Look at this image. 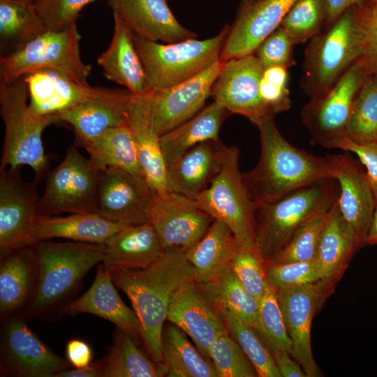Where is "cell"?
Segmentation results:
<instances>
[{
	"label": "cell",
	"instance_id": "cell-52",
	"mask_svg": "<svg viewBox=\"0 0 377 377\" xmlns=\"http://www.w3.org/2000/svg\"><path fill=\"white\" fill-rule=\"evenodd\" d=\"M357 6L364 30V56L377 52V0Z\"/></svg>",
	"mask_w": 377,
	"mask_h": 377
},
{
	"label": "cell",
	"instance_id": "cell-16",
	"mask_svg": "<svg viewBox=\"0 0 377 377\" xmlns=\"http://www.w3.org/2000/svg\"><path fill=\"white\" fill-rule=\"evenodd\" d=\"M223 64L219 59L186 82L146 94L151 122L158 135L188 120L205 107Z\"/></svg>",
	"mask_w": 377,
	"mask_h": 377
},
{
	"label": "cell",
	"instance_id": "cell-32",
	"mask_svg": "<svg viewBox=\"0 0 377 377\" xmlns=\"http://www.w3.org/2000/svg\"><path fill=\"white\" fill-rule=\"evenodd\" d=\"M124 225L113 222L98 213L71 214L66 216H40L36 221V241L63 238L71 241L105 244Z\"/></svg>",
	"mask_w": 377,
	"mask_h": 377
},
{
	"label": "cell",
	"instance_id": "cell-39",
	"mask_svg": "<svg viewBox=\"0 0 377 377\" xmlns=\"http://www.w3.org/2000/svg\"><path fill=\"white\" fill-rule=\"evenodd\" d=\"M197 283L215 309H227L258 330L259 301L241 285L231 267L215 281Z\"/></svg>",
	"mask_w": 377,
	"mask_h": 377
},
{
	"label": "cell",
	"instance_id": "cell-58",
	"mask_svg": "<svg viewBox=\"0 0 377 377\" xmlns=\"http://www.w3.org/2000/svg\"><path fill=\"white\" fill-rule=\"evenodd\" d=\"M367 73L377 75V52L361 57Z\"/></svg>",
	"mask_w": 377,
	"mask_h": 377
},
{
	"label": "cell",
	"instance_id": "cell-25",
	"mask_svg": "<svg viewBox=\"0 0 377 377\" xmlns=\"http://www.w3.org/2000/svg\"><path fill=\"white\" fill-rule=\"evenodd\" d=\"M22 78L28 90L29 108L40 116L55 117L98 95L105 88L80 83L54 68L36 70Z\"/></svg>",
	"mask_w": 377,
	"mask_h": 377
},
{
	"label": "cell",
	"instance_id": "cell-46",
	"mask_svg": "<svg viewBox=\"0 0 377 377\" xmlns=\"http://www.w3.org/2000/svg\"><path fill=\"white\" fill-rule=\"evenodd\" d=\"M265 271L269 285L276 291L303 286L320 279L316 258L288 263L265 260Z\"/></svg>",
	"mask_w": 377,
	"mask_h": 377
},
{
	"label": "cell",
	"instance_id": "cell-48",
	"mask_svg": "<svg viewBox=\"0 0 377 377\" xmlns=\"http://www.w3.org/2000/svg\"><path fill=\"white\" fill-rule=\"evenodd\" d=\"M288 68L272 66L263 70L260 83V96L267 113L274 117L291 106L288 89Z\"/></svg>",
	"mask_w": 377,
	"mask_h": 377
},
{
	"label": "cell",
	"instance_id": "cell-13",
	"mask_svg": "<svg viewBox=\"0 0 377 377\" xmlns=\"http://www.w3.org/2000/svg\"><path fill=\"white\" fill-rule=\"evenodd\" d=\"M148 216L163 250L184 253L204 237L214 220L195 200L174 192L154 194Z\"/></svg>",
	"mask_w": 377,
	"mask_h": 377
},
{
	"label": "cell",
	"instance_id": "cell-31",
	"mask_svg": "<svg viewBox=\"0 0 377 377\" xmlns=\"http://www.w3.org/2000/svg\"><path fill=\"white\" fill-rule=\"evenodd\" d=\"M357 250L355 233L341 214L337 200L328 211L315 258L320 279L338 283Z\"/></svg>",
	"mask_w": 377,
	"mask_h": 377
},
{
	"label": "cell",
	"instance_id": "cell-10",
	"mask_svg": "<svg viewBox=\"0 0 377 377\" xmlns=\"http://www.w3.org/2000/svg\"><path fill=\"white\" fill-rule=\"evenodd\" d=\"M101 170L71 146L62 161L48 175L40 198V216L96 213Z\"/></svg>",
	"mask_w": 377,
	"mask_h": 377
},
{
	"label": "cell",
	"instance_id": "cell-59",
	"mask_svg": "<svg viewBox=\"0 0 377 377\" xmlns=\"http://www.w3.org/2000/svg\"></svg>",
	"mask_w": 377,
	"mask_h": 377
},
{
	"label": "cell",
	"instance_id": "cell-3",
	"mask_svg": "<svg viewBox=\"0 0 377 377\" xmlns=\"http://www.w3.org/2000/svg\"><path fill=\"white\" fill-rule=\"evenodd\" d=\"M257 127L260 159L252 170L242 173L248 195L257 206L311 182L332 178L327 156H316L291 145L281 134L273 117Z\"/></svg>",
	"mask_w": 377,
	"mask_h": 377
},
{
	"label": "cell",
	"instance_id": "cell-55",
	"mask_svg": "<svg viewBox=\"0 0 377 377\" xmlns=\"http://www.w3.org/2000/svg\"><path fill=\"white\" fill-rule=\"evenodd\" d=\"M325 13V24L329 26L336 21L345 11L351 7L360 5L368 0H323Z\"/></svg>",
	"mask_w": 377,
	"mask_h": 377
},
{
	"label": "cell",
	"instance_id": "cell-12",
	"mask_svg": "<svg viewBox=\"0 0 377 377\" xmlns=\"http://www.w3.org/2000/svg\"><path fill=\"white\" fill-rule=\"evenodd\" d=\"M0 357L1 376L53 377L72 367L31 330L20 313L3 320Z\"/></svg>",
	"mask_w": 377,
	"mask_h": 377
},
{
	"label": "cell",
	"instance_id": "cell-18",
	"mask_svg": "<svg viewBox=\"0 0 377 377\" xmlns=\"http://www.w3.org/2000/svg\"><path fill=\"white\" fill-rule=\"evenodd\" d=\"M330 173L339 186L337 205L341 214L354 230L359 249L366 237L376 207V199L362 165L349 151L327 154Z\"/></svg>",
	"mask_w": 377,
	"mask_h": 377
},
{
	"label": "cell",
	"instance_id": "cell-30",
	"mask_svg": "<svg viewBox=\"0 0 377 377\" xmlns=\"http://www.w3.org/2000/svg\"><path fill=\"white\" fill-rule=\"evenodd\" d=\"M222 145L219 140L200 143L168 168L169 192L195 200L219 171Z\"/></svg>",
	"mask_w": 377,
	"mask_h": 377
},
{
	"label": "cell",
	"instance_id": "cell-9",
	"mask_svg": "<svg viewBox=\"0 0 377 377\" xmlns=\"http://www.w3.org/2000/svg\"><path fill=\"white\" fill-rule=\"evenodd\" d=\"M80 39L76 24L59 31L46 30L19 50L1 56L0 83H11L36 70L54 68L88 84L91 66L82 59Z\"/></svg>",
	"mask_w": 377,
	"mask_h": 377
},
{
	"label": "cell",
	"instance_id": "cell-8",
	"mask_svg": "<svg viewBox=\"0 0 377 377\" xmlns=\"http://www.w3.org/2000/svg\"><path fill=\"white\" fill-rule=\"evenodd\" d=\"M239 160V149L223 144L219 171L195 200L214 219L227 225L238 249L258 252L255 233L257 205L248 195Z\"/></svg>",
	"mask_w": 377,
	"mask_h": 377
},
{
	"label": "cell",
	"instance_id": "cell-19",
	"mask_svg": "<svg viewBox=\"0 0 377 377\" xmlns=\"http://www.w3.org/2000/svg\"><path fill=\"white\" fill-rule=\"evenodd\" d=\"M154 194L148 184L121 169L108 168L101 170L96 213L124 226L145 223Z\"/></svg>",
	"mask_w": 377,
	"mask_h": 377
},
{
	"label": "cell",
	"instance_id": "cell-11",
	"mask_svg": "<svg viewBox=\"0 0 377 377\" xmlns=\"http://www.w3.org/2000/svg\"><path fill=\"white\" fill-rule=\"evenodd\" d=\"M337 283L325 279L276 292L284 323L293 343V357L306 377L320 376L313 358L311 331L316 313L334 293Z\"/></svg>",
	"mask_w": 377,
	"mask_h": 377
},
{
	"label": "cell",
	"instance_id": "cell-57",
	"mask_svg": "<svg viewBox=\"0 0 377 377\" xmlns=\"http://www.w3.org/2000/svg\"><path fill=\"white\" fill-rule=\"evenodd\" d=\"M366 245H377V202L367 235Z\"/></svg>",
	"mask_w": 377,
	"mask_h": 377
},
{
	"label": "cell",
	"instance_id": "cell-26",
	"mask_svg": "<svg viewBox=\"0 0 377 377\" xmlns=\"http://www.w3.org/2000/svg\"><path fill=\"white\" fill-rule=\"evenodd\" d=\"M114 286L108 269L102 263H99L89 288L67 306L65 314L96 315L110 321L135 340L140 339L138 318L134 310L125 304Z\"/></svg>",
	"mask_w": 377,
	"mask_h": 377
},
{
	"label": "cell",
	"instance_id": "cell-22",
	"mask_svg": "<svg viewBox=\"0 0 377 377\" xmlns=\"http://www.w3.org/2000/svg\"><path fill=\"white\" fill-rule=\"evenodd\" d=\"M134 94L128 90L104 88L98 95L87 99L55 116L57 121L70 124L82 146L108 130L127 124Z\"/></svg>",
	"mask_w": 377,
	"mask_h": 377
},
{
	"label": "cell",
	"instance_id": "cell-7",
	"mask_svg": "<svg viewBox=\"0 0 377 377\" xmlns=\"http://www.w3.org/2000/svg\"><path fill=\"white\" fill-rule=\"evenodd\" d=\"M229 29L226 25L212 38L173 43L146 40L133 33L149 89L171 88L205 71L220 59Z\"/></svg>",
	"mask_w": 377,
	"mask_h": 377
},
{
	"label": "cell",
	"instance_id": "cell-2",
	"mask_svg": "<svg viewBox=\"0 0 377 377\" xmlns=\"http://www.w3.org/2000/svg\"><path fill=\"white\" fill-rule=\"evenodd\" d=\"M34 246L39 263V283L34 299L22 316L26 319L56 320L76 299L85 275L102 263L105 246L44 239Z\"/></svg>",
	"mask_w": 377,
	"mask_h": 377
},
{
	"label": "cell",
	"instance_id": "cell-42",
	"mask_svg": "<svg viewBox=\"0 0 377 377\" xmlns=\"http://www.w3.org/2000/svg\"><path fill=\"white\" fill-rule=\"evenodd\" d=\"M325 24L323 0H295L280 27L293 43H304L322 31Z\"/></svg>",
	"mask_w": 377,
	"mask_h": 377
},
{
	"label": "cell",
	"instance_id": "cell-4",
	"mask_svg": "<svg viewBox=\"0 0 377 377\" xmlns=\"http://www.w3.org/2000/svg\"><path fill=\"white\" fill-rule=\"evenodd\" d=\"M339 195L337 181L325 178L258 205L255 212V233L260 256L265 260H272L302 225L327 212Z\"/></svg>",
	"mask_w": 377,
	"mask_h": 377
},
{
	"label": "cell",
	"instance_id": "cell-47",
	"mask_svg": "<svg viewBox=\"0 0 377 377\" xmlns=\"http://www.w3.org/2000/svg\"><path fill=\"white\" fill-rule=\"evenodd\" d=\"M230 267L241 285L260 301L269 286L265 260L256 251L237 249Z\"/></svg>",
	"mask_w": 377,
	"mask_h": 377
},
{
	"label": "cell",
	"instance_id": "cell-27",
	"mask_svg": "<svg viewBox=\"0 0 377 377\" xmlns=\"http://www.w3.org/2000/svg\"><path fill=\"white\" fill-rule=\"evenodd\" d=\"M146 94L133 95L128 109L127 125L132 132L149 186L155 194L165 195L169 192L168 168L162 152L161 136L151 122Z\"/></svg>",
	"mask_w": 377,
	"mask_h": 377
},
{
	"label": "cell",
	"instance_id": "cell-21",
	"mask_svg": "<svg viewBox=\"0 0 377 377\" xmlns=\"http://www.w3.org/2000/svg\"><path fill=\"white\" fill-rule=\"evenodd\" d=\"M167 320L188 336L200 353L209 360V350L214 341L229 334L223 318L194 279L183 285L174 295Z\"/></svg>",
	"mask_w": 377,
	"mask_h": 377
},
{
	"label": "cell",
	"instance_id": "cell-54",
	"mask_svg": "<svg viewBox=\"0 0 377 377\" xmlns=\"http://www.w3.org/2000/svg\"><path fill=\"white\" fill-rule=\"evenodd\" d=\"M281 377H306L299 363L287 351L270 349Z\"/></svg>",
	"mask_w": 377,
	"mask_h": 377
},
{
	"label": "cell",
	"instance_id": "cell-51",
	"mask_svg": "<svg viewBox=\"0 0 377 377\" xmlns=\"http://www.w3.org/2000/svg\"><path fill=\"white\" fill-rule=\"evenodd\" d=\"M319 145L355 154L365 168L367 177L377 202V142H357L344 134L327 139Z\"/></svg>",
	"mask_w": 377,
	"mask_h": 377
},
{
	"label": "cell",
	"instance_id": "cell-37",
	"mask_svg": "<svg viewBox=\"0 0 377 377\" xmlns=\"http://www.w3.org/2000/svg\"><path fill=\"white\" fill-rule=\"evenodd\" d=\"M46 30L31 0H0L1 56L19 50Z\"/></svg>",
	"mask_w": 377,
	"mask_h": 377
},
{
	"label": "cell",
	"instance_id": "cell-49",
	"mask_svg": "<svg viewBox=\"0 0 377 377\" xmlns=\"http://www.w3.org/2000/svg\"><path fill=\"white\" fill-rule=\"evenodd\" d=\"M95 0H31L47 30L59 31L76 24L80 12Z\"/></svg>",
	"mask_w": 377,
	"mask_h": 377
},
{
	"label": "cell",
	"instance_id": "cell-24",
	"mask_svg": "<svg viewBox=\"0 0 377 377\" xmlns=\"http://www.w3.org/2000/svg\"><path fill=\"white\" fill-rule=\"evenodd\" d=\"M39 263L34 245L13 249L0 260V316L23 314L32 302L39 283Z\"/></svg>",
	"mask_w": 377,
	"mask_h": 377
},
{
	"label": "cell",
	"instance_id": "cell-50",
	"mask_svg": "<svg viewBox=\"0 0 377 377\" xmlns=\"http://www.w3.org/2000/svg\"><path fill=\"white\" fill-rule=\"evenodd\" d=\"M295 45L287 32L279 26L258 45L254 54L263 69L272 66L288 68L296 64L293 55Z\"/></svg>",
	"mask_w": 377,
	"mask_h": 377
},
{
	"label": "cell",
	"instance_id": "cell-36",
	"mask_svg": "<svg viewBox=\"0 0 377 377\" xmlns=\"http://www.w3.org/2000/svg\"><path fill=\"white\" fill-rule=\"evenodd\" d=\"M136 345L129 334L117 328L106 355L100 360L101 377H162L168 369Z\"/></svg>",
	"mask_w": 377,
	"mask_h": 377
},
{
	"label": "cell",
	"instance_id": "cell-53",
	"mask_svg": "<svg viewBox=\"0 0 377 377\" xmlns=\"http://www.w3.org/2000/svg\"><path fill=\"white\" fill-rule=\"evenodd\" d=\"M66 355L72 367L83 368L91 363L93 352L91 346L85 341L72 339L66 343Z\"/></svg>",
	"mask_w": 377,
	"mask_h": 377
},
{
	"label": "cell",
	"instance_id": "cell-15",
	"mask_svg": "<svg viewBox=\"0 0 377 377\" xmlns=\"http://www.w3.org/2000/svg\"><path fill=\"white\" fill-rule=\"evenodd\" d=\"M367 73L362 57L357 59L323 96L310 99L301 118L318 145L329 138L344 135L357 94Z\"/></svg>",
	"mask_w": 377,
	"mask_h": 377
},
{
	"label": "cell",
	"instance_id": "cell-38",
	"mask_svg": "<svg viewBox=\"0 0 377 377\" xmlns=\"http://www.w3.org/2000/svg\"><path fill=\"white\" fill-rule=\"evenodd\" d=\"M163 364L169 377H218L212 362L205 357L187 335L174 324L162 333Z\"/></svg>",
	"mask_w": 377,
	"mask_h": 377
},
{
	"label": "cell",
	"instance_id": "cell-40",
	"mask_svg": "<svg viewBox=\"0 0 377 377\" xmlns=\"http://www.w3.org/2000/svg\"><path fill=\"white\" fill-rule=\"evenodd\" d=\"M223 318L229 334L241 347L253 365L258 377H281L272 352L260 334L239 320L230 311L216 309Z\"/></svg>",
	"mask_w": 377,
	"mask_h": 377
},
{
	"label": "cell",
	"instance_id": "cell-1",
	"mask_svg": "<svg viewBox=\"0 0 377 377\" xmlns=\"http://www.w3.org/2000/svg\"><path fill=\"white\" fill-rule=\"evenodd\" d=\"M118 288L128 297L141 326L140 339L147 355L163 363L162 333L171 301L179 289L194 279L186 253L164 250L145 268L108 270Z\"/></svg>",
	"mask_w": 377,
	"mask_h": 377
},
{
	"label": "cell",
	"instance_id": "cell-17",
	"mask_svg": "<svg viewBox=\"0 0 377 377\" xmlns=\"http://www.w3.org/2000/svg\"><path fill=\"white\" fill-rule=\"evenodd\" d=\"M263 70L254 53L224 62L211 96L229 113L241 114L258 126L265 119L274 118L260 96Z\"/></svg>",
	"mask_w": 377,
	"mask_h": 377
},
{
	"label": "cell",
	"instance_id": "cell-41",
	"mask_svg": "<svg viewBox=\"0 0 377 377\" xmlns=\"http://www.w3.org/2000/svg\"><path fill=\"white\" fill-rule=\"evenodd\" d=\"M346 135L357 142H377V75L365 78L355 99Z\"/></svg>",
	"mask_w": 377,
	"mask_h": 377
},
{
	"label": "cell",
	"instance_id": "cell-44",
	"mask_svg": "<svg viewBox=\"0 0 377 377\" xmlns=\"http://www.w3.org/2000/svg\"><path fill=\"white\" fill-rule=\"evenodd\" d=\"M328 211L313 217L302 225L270 260L288 263L314 259Z\"/></svg>",
	"mask_w": 377,
	"mask_h": 377
},
{
	"label": "cell",
	"instance_id": "cell-14",
	"mask_svg": "<svg viewBox=\"0 0 377 377\" xmlns=\"http://www.w3.org/2000/svg\"><path fill=\"white\" fill-rule=\"evenodd\" d=\"M35 182H25L19 168L0 170V253L36 243L34 230L40 216Z\"/></svg>",
	"mask_w": 377,
	"mask_h": 377
},
{
	"label": "cell",
	"instance_id": "cell-6",
	"mask_svg": "<svg viewBox=\"0 0 377 377\" xmlns=\"http://www.w3.org/2000/svg\"><path fill=\"white\" fill-rule=\"evenodd\" d=\"M0 112L5 135L0 170L28 165L36 180L46 173L48 159L42 135L45 128L57 122L55 117L34 114L29 105V93L22 78L0 84Z\"/></svg>",
	"mask_w": 377,
	"mask_h": 377
},
{
	"label": "cell",
	"instance_id": "cell-5",
	"mask_svg": "<svg viewBox=\"0 0 377 377\" xmlns=\"http://www.w3.org/2000/svg\"><path fill=\"white\" fill-rule=\"evenodd\" d=\"M357 6L348 9L309 40L301 86L310 99L325 94L363 55L364 30Z\"/></svg>",
	"mask_w": 377,
	"mask_h": 377
},
{
	"label": "cell",
	"instance_id": "cell-29",
	"mask_svg": "<svg viewBox=\"0 0 377 377\" xmlns=\"http://www.w3.org/2000/svg\"><path fill=\"white\" fill-rule=\"evenodd\" d=\"M114 32L108 47L98 57L104 76L132 94L144 95L148 87L144 68L136 50L133 32L113 14Z\"/></svg>",
	"mask_w": 377,
	"mask_h": 377
},
{
	"label": "cell",
	"instance_id": "cell-35",
	"mask_svg": "<svg viewBox=\"0 0 377 377\" xmlns=\"http://www.w3.org/2000/svg\"><path fill=\"white\" fill-rule=\"evenodd\" d=\"M99 170L116 168L147 183L132 132L127 124L112 128L84 146Z\"/></svg>",
	"mask_w": 377,
	"mask_h": 377
},
{
	"label": "cell",
	"instance_id": "cell-56",
	"mask_svg": "<svg viewBox=\"0 0 377 377\" xmlns=\"http://www.w3.org/2000/svg\"><path fill=\"white\" fill-rule=\"evenodd\" d=\"M53 377H101L100 361L83 368L68 369L56 373Z\"/></svg>",
	"mask_w": 377,
	"mask_h": 377
},
{
	"label": "cell",
	"instance_id": "cell-23",
	"mask_svg": "<svg viewBox=\"0 0 377 377\" xmlns=\"http://www.w3.org/2000/svg\"><path fill=\"white\" fill-rule=\"evenodd\" d=\"M108 4L113 14L142 38L163 43L196 38L177 21L166 0H108Z\"/></svg>",
	"mask_w": 377,
	"mask_h": 377
},
{
	"label": "cell",
	"instance_id": "cell-20",
	"mask_svg": "<svg viewBox=\"0 0 377 377\" xmlns=\"http://www.w3.org/2000/svg\"><path fill=\"white\" fill-rule=\"evenodd\" d=\"M295 0H240L230 27L220 60L253 54L258 45L281 24Z\"/></svg>",
	"mask_w": 377,
	"mask_h": 377
},
{
	"label": "cell",
	"instance_id": "cell-43",
	"mask_svg": "<svg viewBox=\"0 0 377 377\" xmlns=\"http://www.w3.org/2000/svg\"><path fill=\"white\" fill-rule=\"evenodd\" d=\"M257 331L263 337L269 349L280 348L292 356L293 343L284 323L276 292L269 285L259 301Z\"/></svg>",
	"mask_w": 377,
	"mask_h": 377
},
{
	"label": "cell",
	"instance_id": "cell-45",
	"mask_svg": "<svg viewBox=\"0 0 377 377\" xmlns=\"http://www.w3.org/2000/svg\"><path fill=\"white\" fill-rule=\"evenodd\" d=\"M209 355L218 377L258 376L251 361L229 334L214 341Z\"/></svg>",
	"mask_w": 377,
	"mask_h": 377
},
{
	"label": "cell",
	"instance_id": "cell-33",
	"mask_svg": "<svg viewBox=\"0 0 377 377\" xmlns=\"http://www.w3.org/2000/svg\"><path fill=\"white\" fill-rule=\"evenodd\" d=\"M228 111L216 102L204 107L195 116L160 137L167 168L175 163L195 145L219 140L220 128Z\"/></svg>",
	"mask_w": 377,
	"mask_h": 377
},
{
	"label": "cell",
	"instance_id": "cell-34",
	"mask_svg": "<svg viewBox=\"0 0 377 377\" xmlns=\"http://www.w3.org/2000/svg\"><path fill=\"white\" fill-rule=\"evenodd\" d=\"M238 246L230 229L214 219L204 237L186 253L198 283L215 281L230 267Z\"/></svg>",
	"mask_w": 377,
	"mask_h": 377
},
{
	"label": "cell",
	"instance_id": "cell-28",
	"mask_svg": "<svg viewBox=\"0 0 377 377\" xmlns=\"http://www.w3.org/2000/svg\"><path fill=\"white\" fill-rule=\"evenodd\" d=\"M105 246L102 263L108 270L147 267L164 251L150 222L124 226L106 241Z\"/></svg>",
	"mask_w": 377,
	"mask_h": 377
}]
</instances>
